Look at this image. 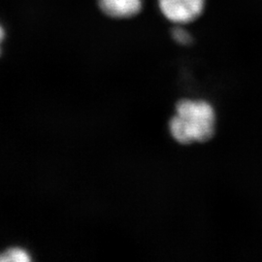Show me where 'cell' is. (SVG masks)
I'll return each mask as SVG.
<instances>
[{"label": "cell", "mask_w": 262, "mask_h": 262, "mask_svg": "<svg viewBox=\"0 0 262 262\" xmlns=\"http://www.w3.org/2000/svg\"><path fill=\"white\" fill-rule=\"evenodd\" d=\"M215 108L204 99H181L168 123L173 140L180 145H192L211 140L215 132Z\"/></svg>", "instance_id": "1"}, {"label": "cell", "mask_w": 262, "mask_h": 262, "mask_svg": "<svg viewBox=\"0 0 262 262\" xmlns=\"http://www.w3.org/2000/svg\"><path fill=\"white\" fill-rule=\"evenodd\" d=\"M206 0H159L163 17L175 26H187L198 19L205 8Z\"/></svg>", "instance_id": "2"}, {"label": "cell", "mask_w": 262, "mask_h": 262, "mask_svg": "<svg viewBox=\"0 0 262 262\" xmlns=\"http://www.w3.org/2000/svg\"><path fill=\"white\" fill-rule=\"evenodd\" d=\"M144 0H98L100 9L115 19H128L138 15Z\"/></svg>", "instance_id": "3"}, {"label": "cell", "mask_w": 262, "mask_h": 262, "mask_svg": "<svg viewBox=\"0 0 262 262\" xmlns=\"http://www.w3.org/2000/svg\"><path fill=\"white\" fill-rule=\"evenodd\" d=\"M32 257L26 249L11 248L0 253V262H29Z\"/></svg>", "instance_id": "4"}, {"label": "cell", "mask_w": 262, "mask_h": 262, "mask_svg": "<svg viewBox=\"0 0 262 262\" xmlns=\"http://www.w3.org/2000/svg\"><path fill=\"white\" fill-rule=\"evenodd\" d=\"M172 38L180 45H189L192 41L191 34L185 28V26H175L172 30Z\"/></svg>", "instance_id": "5"}, {"label": "cell", "mask_w": 262, "mask_h": 262, "mask_svg": "<svg viewBox=\"0 0 262 262\" xmlns=\"http://www.w3.org/2000/svg\"><path fill=\"white\" fill-rule=\"evenodd\" d=\"M5 37V32H4V28H2V26L0 25V53H1V44Z\"/></svg>", "instance_id": "6"}]
</instances>
